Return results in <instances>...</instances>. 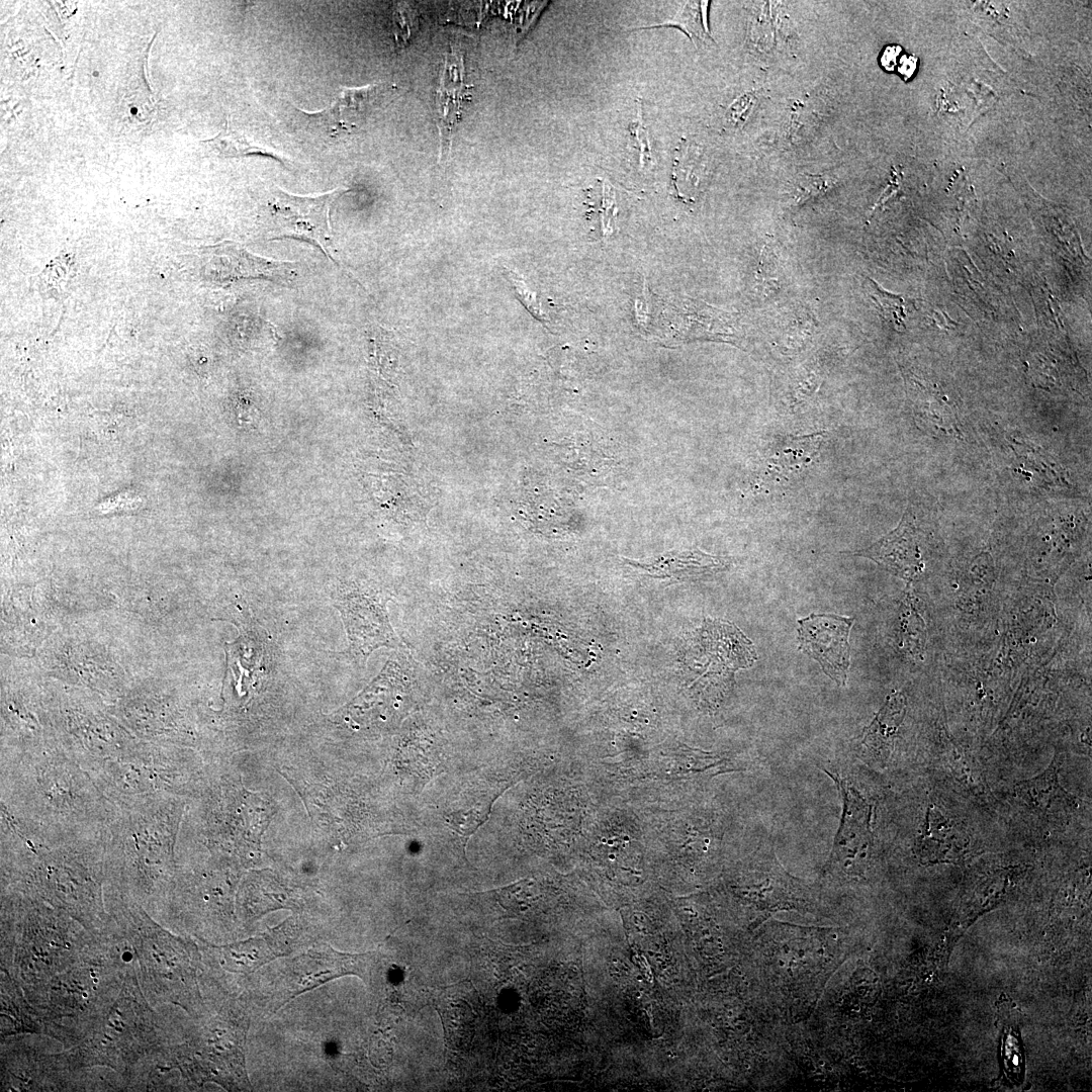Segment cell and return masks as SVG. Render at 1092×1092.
I'll list each match as a JSON object with an SVG mask.
<instances>
[{"mask_svg": "<svg viewBox=\"0 0 1092 1092\" xmlns=\"http://www.w3.org/2000/svg\"><path fill=\"white\" fill-rule=\"evenodd\" d=\"M514 283H515V287L518 288V293L524 298V302L528 305L529 309L532 310L536 315L541 314L539 306L537 305V302L535 300V297L527 289L528 287L524 283H522L518 278L514 280Z\"/></svg>", "mask_w": 1092, "mask_h": 1092, "instance_id": "obj_33", "label": "cell"}, {"mask_svg": "<svg viewBox=\"0 0 1092 1092\" xmlns=\"http://www.w3.org/2000/svg\"><path fill=\"white\" fill-rule=\"evenodd\" d=\"M1057 766L1052 763L1040 776L1017 785L1019 796L1030 806L1041 813H1056L1070 803L1069 794L1063 790L1058 782Z\"/></svg>", "mask_w": 1092, "mask_h": 1092, "instance_id": "obj_21", "label": "cell"}, {"mask_svg": "<svg viewBox=\"0 0 1092 1092\" xmlns=\"http://www.w3.org/2000/svg\"><path fill=\"white\" fill-rule=\"evenodd\" d=\"M727 563L723 558L708 555L699 550L689 551L673 557H664L653 564L641 566L656 576L691 578L712 574L722 570Z\"/></svg>", "mask_w": 1092, "mask_h": 1092, "instance_id": "obj_20", "label": "cell"}, {"mask_svg": "<svg viewBox=\"0 0 1092 1092\" xmlns=\"http://www.w3.org/2000/svg\"><path fill=\"white\" fill-rule=\"evenodd\" d=\"M917 59L913 56H904L900 60L899 73L905 78H910L915 72Z\"/></svg>", "mask_w": 1092, "mask_h": 1092, "instance_id": "obj_35", "label": "cell"}, {"mask_svg": "<svg viewBox=\"0 0 1092 1092\" xmlns=\"http://www.w3.org/2000/svg\"><path fill=\"white\" fill-rule=\"evenodd\" d=\"M631 128L635 132L634 134L636 136V140L638 142H641L640 159L641 163L644 165L646 162L648 163L650 161V152L647 148L648 141L646 139L645 129L641 123V118H639L637 122L633 123Z\"/></svg>", "mask_w": 1092, "mask_h": 1092, "instance_id": "obj_32", "label": "cell"}, {"mask_svg": "<svg viewBox=\"0 0 1092 1092\" xmlns=\"http://www.w3.org/2000/svg\"><path fill=\"white\" fill-rule=\"evenodd\" d=\"M756 103V98L753 94L747 93L737 99L730 107L729 115L731 121L734 123H742L746 120Z\"/></svg>", "mask_w": 1092, "mask_h": 1092, "instance_id": "obj_31", "label": "cell"}, {"mask_svg": "<svg viewBox=\"0 0 1092 1092\" xmlns=\"http://www.w3.org/2000/svg\"><path fill=\"white\" fill-rule=\"evenodd\" d=\"M822 441L821 433L777 440L765 454L767 475L788 479L808 469L817 458Z\"/></svg>", "mask_w": 1092, "mask_h": 1092, "instance_id": "obj_16", "label": "cell"}, {"mask_svg": "<svg viewBox=\"0 0 1092 1092\" xmlns=\"http://www.w3.org/2000/svg\"><path fill=\"white\" fill-rule=\"evenodd\" d=\"M906 708V697L902 693L889 695L871 724L864 728L861 743L877 756L887 758L905 717Z\"/></svg>", "mask_w": 1092, "mask_h": 1092, "instance_id": "obj_18", "label": "cell"}, {"mask_svg": "<svg viewBox=\"0 0 1092 1092\" xmlns=\"http://www.w3.org/2000/svg\"><path fill=\"white\" fill-rule=\"evenodd\" d=\"M379 964L378 951L352 954L328 946L308 949L289 960L280 972L273 1011L297 995L341 976L355 975L371 985L380 978Z\"/></svg>", "mask_w": 1092, "mask_h": 1092, "instance_id": "obj_6", "label": "cell"}, {"mask_svg": "<svg viewBox=\"0 0 1092 1092\" xmlns=\"http://www.w3.org/2000/svg\"><path fill=\"white\" fill-rule=\"evenodd\" d=\"M813 330L814 322L811 317H807L806 320L799 318L797 321H794L788 327V330L785 334V342L787 344H796L802 342L804 343V341L809 338L808 336L812 334Z\"/></svg>", "mask_w": 1092, "mask_h": 1092, "instance_id": "obj_30", "label": "cell"}, {"mask_svg": "<svg viewBox=\"0 0 1092 1092\" xmlns=\"http://www.w3.org/2000/svg\"><path fill=\"white\" fill-rule=\"evenodd\" d=\"M834 184V179L829 176L802 175L797 180L791 192V202L799 205L808 199L820 195Z\"/></svg>", "mask_w": 1092, "mask_h": 1092, "instance_id": "obj_27", "label": "cell"}, {"mask_svg": "<svg viewBox=\"0 0 1092 1092\" xmlns=\"http://www.w3.org/2000/svg\"><path fill=\"white\" fill-rule=\"evenodd\" d=\"M177 751L159 744H134L121 755L88 770L116 808L165 797H181L192 775Z\"/></svg>", "mask_w": 1092, "mask_h": 1092, "instance_id": "obj_4", "label": "cell"}, {"mask_svg": "<svg viewBox=\"0 0 1092 1092\" xmlns=\"http://www.w3.org/2000/svg\"><path fill=\"white\" fill-rule=\"evenodd\" d=\"M408 12L404 6L398 5L392 13L393 33L399 47L410 38L412 32L413 15Z\"/></svg>", "mask_w": 1092, "mask_h": 1092, "instance_id": "obj_28", "label": "cell"}, {"mask_svg": "<svg viewBox=\"0 0 1092 1092\" xmlns=\"http://www.w3.org/2000/svg\"><path fill=\"white\" fill-rule=\"evenodd\" d=\"M346 191L338 188L317 196H298L276 190L269 202L272 238H293L309 242L341 266L332 244L330 210L336 199Z\"/></svg>", "mask_w": 1092, "mask_h": 1092, "instance_id": "obj_7", "label": "cell"}, {"mask_svg": "<svg viewBox=\"0 0 1092 1092\" xmlns=\"http://www.w3.org/2000/svg\"><path fill=\"white\" fill-rule=\"evenodd\" d=\"M184 807L181 797H165L116 808L106 831L105 875L140 898L159 894L175 869Z\"/></svg>", "mask_w": 1092, "mask_h": 1092, "instance_id": "obj_3", "label": "cell"}, {"mask_svg": "<svg viewBox=\"0 0 1092 1092\" xmlns=\"http://www.w3.org/2000/svg\"><path fill=\"white\" fill-rule=\"evenodd\" d=\"M755 279L760 292L769 295L779 288V265L777 256L770 246H764L761 250L757 264Z\"/></svg>", "mask_w": 1092, "mask_h": 1092, "instance_id": "obj_26", "label": "cell"}, {"mask_svg": "<svg viewBox=\"0 0 1092 1092\" xmlns=\"http://www.w3.org/2000/svg\"><path fill=\"white\" fill-rule=\"evenodd\" d=\"M692 660L693 669L700 673L703 686H725L733 680L734 671L750 666L756 659L752 643L734 625L707 622L700 630Z\"/></svg>", "mask_w": 1092, "mask_h": 1092, "instance_id": "obj_10", "label": "cell"}, {"mask_svg": "<svg viewBox=\"0 0 1092 1092\" xmlns=\"http://www.w3.org/2000/svg\"><path fill=\"white\" fill-rule=\"evenodd\" d=\"M901 48L898 46L887 47L881 57V64L886 70H893Z\"/></svg>", "mask_w": 1092, "mask_h": 1092, "instance_id": "obj_34", "label": "cell"}, {"mask_svg": "<svg viewBox=\"0 0 1092 1092\" xmlns=\"http://www.w3.org/2000/svg\"><path fill=\"white\" fill-rule=\"evenodd\" d=\"M1002 1060L1007 1076L1013 1081H1021L1024 1075V1054L1014 1030L1005 1031L1002 1041Z\"/></svg>", "mask_w": 1092, "mask_h": 1092, "instance_id": "obj_25", "label": "cell"}, {"mask_svg": "<svg viewBox=\"0 0 1092 1092\" xmlns=\"http://www.w3.org/2000/svg\"><path fill=\"white\" fill-rule=\"evenodd\" d=\"M493 801H490L486 807L453 811L445 816L446 825L461 838L464 852L470 836L488 820Z\"/></svg>", "mask_w": 1092, "mask_h": 1092, "instance_id": "obj_23", "label": "cell"}, {"mask_svg": "<svg viewBox=\"0 0 1092 1092\" xmlns=\"http://www.w3.org/2000/svg\"><path fill=\"white\" fill-rule=\"evenodd\" d=\"M145 960L174 1001L193 1010L198 1002L197 951L193 944L159 933L144 946Z\"/></svg>", "mask_w": 1092, "mask_h": 1092, "instance_id": "obj_12", "label": "cell"}, {"mask_svg": "<svg viewBox=\"0 0 1092 1092\" xmlns=\"http://www.w3.org/2000/svg\"><path fill=\"white\" fill-rule=\"evenodd\" d=\"M869 282L868 291L878 304L884 316L898 329H904V301L900 296L893 295L883 289L872 279Z\"/></svg>", "mask_w": 1092, "mask_h": 1092, "instance_id": "obj_24", "label": "cell"}, {"mask_svg": "<svg viewBox=\"0 0 1092 1092\" xmlns=\"http://www.w3.org/2000/svg\"><path fill=\"white\" fill-rule=\"evenodd\" d=\"M296 925L286 921L269 933L242 942L221 947L223 965L232 972L251 973L275 958L285 956L291 950L294 938H297Z\"/></svg>", "mask_w": 1092, "mask_h": 1092, "instance_id": "obj_15", "label": "cell"}, {"mask_svg": "<svg viewBox=\"0 0 1092 1092\" xmlns=\"http://www.w3.org/2000/svg\"><path fill=\"white\" fill-rule=\"evenodd\" d=\"M853 617L812 614L798 620L799 650L816 660L824 673L844 687L850 665L848 635Z\"/></svg>", "mask_w": 1092, "mask_h": 1092, "instance_id": "obj_11", "label": "cell"}, {"mask_svg": "<svg viewBox=\"0 0 1092 1092\" xmlns=\"http://www.w3.org/2000/svg\"><path fill=\"white\" fill-rule=\"evenodd\" d=\"M1 806L52 843L103 836L116 812L91 774L57 744L1 752Z\"/></svg>", "mask_w": 1092, "mask_h": 1092, "instance_id": "obj_1", "label": "cell"}, {"mask_svg": "<svg viewBox=\"0 0 1092 1092\" xmlns=\"http://www.w3.org/2000/svg\"><path fill=\"white\" fill-rule=\"evenodd\" d=\"M920 540L921 530L916 524V517L908 509L897 528L852 555L872 559L892 574L912 581L917 579L925 568Z\"/></svg>", "mask_w": 1092, "mask_h": 1092, "instance_id": "obj_14", "label": "cell"}, {"mask_svg": "<svg viewBox=\"0 0 1092 1092\" xmlns=\"http://www.w3.org/2000/svg\"><path fill=\"white\" fill-rule=\"evenodd\" d=\"M105 839L106 833L76 841L46 842L11 823L1 829L2 872L26 893H35L91 922L104 913Z\"/></svg>", "mask_w": 1092, "mask_h": 1092, "instance_id": "obj_2", "label": "cell"}, {"mask_svg": "<svg viewBox=\"0 0 1092 1092\" xmlns=\"http://www.w3.org/2000/svg\"><path fill=\"white\" fill-rule=\"evenodd\" d=\"M134 744V740L104 716L70 708L65 710L63 735L57 745L90 770L121 755Z\"/></svg>", "mask_w": 1092, "mask_h": 1092, "instance_id": "obj_9", "label": "cell"}, {"mask_svg": "<svg viewBox=\"0 0 1092 1092\" xmlns=\"http://www.w3.org/2000/svg\"><path fill=\"white\" fill-rule=\"evenodd\" d=\"M462 64V57L454 53V48L451 46V53L446 58L441 86L438 90L442 149L444 144L451 139L453 126L460 115L461 102L467 97V87L464 86L461 77Z\"/></svg>", "mask_w": 1092, "mask_h": 1092, "instance_id": "obj_17", "label": "cell"}, {"mask_svg": "<svg viewBox=\"0 0 1092 1092\" xmlns=\"http://www.w3.org/2000/svg\"><path fill=\"white\" fill-rule=\"evenodd\" d=\"M247 1026L240 1020H213L182 1053L181 1066L195 1081L218 1082L228 1089L251 1087L244 1057Z\"/></svg>", "mask_w": 1092, "mask_h": 1092, "instance_id": "obj_5", "label": "cell"}, {"mask_svg": "<svg viewBox=\"0 0 1092 1092\" xmlns=\"http://www.w3.org/2000/svg\"><path fill=\"white\" fill-rule=\"evenodd\" d=\"M708 7V1L686 2L671 20L666 23L648 26V28L674 26L687 33L693 41L696 38L706 40V38H711L707 21Z\"/></svg>", "mask_w": 1092, "mask_h": 1092, "instance_id": "obj_22", "label": "cell"}, {"mask_svg": "<svg viewBox=\"0 0 1092 1092\" xmlns=\"http://www.w3.org/2000/svg\"><path fill=\"white\" fill-rule=\"evenodd\" d=\"M380 88V84L343 88L330 107L317 114L329 120L334 130L352 129L364 117Z\"/></svg>", "mask_w": 1092, "mask_h": 1092, "instance_id": "obj_19", "label": "cell"}, {"mask_svg": "<svg viewBox=\"0 0 1092 1092\" xmlns=\"http://www.w3.org/2000/svg\"><path fill=\"white\" fill-rule=\"evenodd\" d=\"M835 782L842 800V813L831 848L830 860L844 868L867 856L873 843L872 806L848 781L824 769Z\"/></svg>", "mask_w": 1092, "mask_h": 1092, "instance_id": "obj_13", "label": "cell"}, {"mask_svg": "<svg viewBox=\"0 0 1092 1092\" xmlns=\"http://www.w3.org/2000/svg\"><path fill=\"white\" fill-rule=\"evenodd\" d=\"M603 194L604 212L602 217V231L603 235L608 237L614 232V220L616 216L614 191L608 183L603 184Z\"/></svg>", "mask_w": 1092, "mask_h": 1092, "instance_id": "obj_29", "label": "cell"}, {"mask_svg": "<svg viewBox=\"0 0 1092 1092\" xmlns=\"http://www.w3.org/2000/svg\"><path fill=\"white\" fill-rule=\"evenodd\" d=\"M343 619L351 653L364 661L375 649L399 645L386 608L389 600L380 589L345 586L334 596Z\"/></svg>", "mask_w": 1092, "mask_h": 1092, "instance_id": "obj_8", "label": "cell"}]
</instances>
